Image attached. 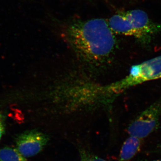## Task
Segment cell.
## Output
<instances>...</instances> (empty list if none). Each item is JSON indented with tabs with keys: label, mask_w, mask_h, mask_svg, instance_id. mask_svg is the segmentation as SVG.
Here are the masks:
<instances>
[{
	"label": "cell",
	"mask_w": 161,
	"mask_h": 161,
	"mask_svg": "<svg viewBox=\"0 0 161 161\" xmlns=\"http://www.w3.org/2000/svg\"><path fill=\"white\" fill-rule=\"evenodd\" d=\"M0 161H27L17 149L6 147L0 149Z\"/></svg>",
	"instance_id": "7"
},
{
	"label": "cell",
	"mask_w": 161,
	"mask_h": 161,
	"mask_svg": "<svg viewBox=\"0 0 161 161\" xmlns=\"http://www.w3.org/2000/svg\"><path fill=\"white\" fill-rule=\"evenodd\" d=\"M130 136L124 142L117 161H130L139 151L142 140Z\"/></svg>",
	"instance_id": "6"
},
{
	"label": "cell",
	"mask_w": 161,
	"mask_h": 161,
	"mask_svg": "<svg viewBox=\"0 0 161 161\" xmlns=\"http://www.w3.org/2000/svg\"><path fill=\"white\" fill-rule=\"evenodd\" d=\"M64 34L77 57L92 67L106 64L116 48L114 33L104 19L74 20L65 27Z\"/></svg>",
	"instance_id": "1"
},
{
	"label": "cell",
	"mask_w": 161,
	"mask_h": 161,
	"mask_svg": "<svg viewBox=\"0 0 161 161\" xmlns=\"http://www.w3.org/2000/svg\"><path fill=\"white\" fill-rule=\"evenodd\" d=\"M2 120V116H1V115H0V120Z\"/></svg>",
	"instance_id": "11"
},
{
	"label": "cell",
	"mask_w": 161,
	"mask_h": 161,
	"mask_svg": "<svg viewBox=\"0 0 161 161\" xmlns=\"http://www.w3.org/2000/svg\"><path fill=\"white\" fill-rule=\"evenodd\" d=\"M48 136L36 130H28L16 138V149L24 157L37 155L43 150L49 141Z\"/></svg>",
	"instance_id": "5"
},
{
	"label": "cell",
	"mask_w": 161,
	"mask_h": 161,
	"mask_svg": "<svg viewBox=\"0 0 161 161\" xmlns=\"http://www.w3.org/2000/svg\"><path fill=\"white\" fill-rule=\"evenodd\" d=\"M161 116V102H156L137 115L128 128L130 136L146 138L157 130Z\"/></svg>",
	"instance_id": "4"
},
{
	"label": "cell",
	"mask_w": 161,
	"mask_h": 161,
	"mask_svg": "<svg viewBox=\"0 0 161 161\" xmlns=\"http://www.w3.org/2000/svg\"><path fill=\"white\" fill-rule=\"evenodd\" d=\"M161 78V55L133 65L125 78L107 87V93L115 98L132 87Z\"/></svg>",
	"instance_id": "2"
},
{
	"label": "cell",
	"mask_w": 161,
	"mask_h": 161,
	"mask_svg": "<svg viewBox=\"0 0 161 161\" xmlns=\"http://www.w3.org/2000/svg\"><path fill=\"white\" fill-rule=\"evenodd\" d=\"M131 26V36L142 45H149L161 32V24L150 19L148 14L141 9L124 11Z\"/></svg>",
	"instance_id": "3"
},
{
	"label": "cell",
	"mask_w": 161,
	"mask_h": 161,
	"mask_svg": "<svg viewBox=\"0 0 161 161\" xmlns=\"http://www.w3.org/2000/svg\"></svg>",
	"instance_id": "12"
},
{
	"label": "cell",
	"mask_w": 161,
	"mask_h": 161,
	"mask_svg": "<svg viewBox=\"0 0 161 161\" xmlns=\"http://www.w3.org/2000/svg\"><path fill=\"white\" fill-rule=\"evenodd\" d=\"M144 161H161V159H159L152 160H146Z\"/></svg>",
	"instance_id": "10"
},
{
	"label": "cell",
	"mask_w": 161,
	"mask_h": 161,
	"mask_svg": "<svg viewBox=\"0 0 161 161\" xmlns=\"http://www.w3.org/2000/svg\"><path fill=\"white\" fill-rule=\"evenodd\" d=\"M81 154L83 161H106L97 156L92 155L86 153L82 152Z\"/></svg>",
	"instance_id": "8"
},
{
	"label": "cell",
	"mask_w": 161,
	"mask_h": 161,
	"mask_svg": "<svg viewBox=\"0 0 161 161\" xmlns=\"http://www.w3.org/2000/svg\"><path fill=\"white\" fill-rule=\"evenodd\" d=\"M5 132V128L3 124V120H0V139Z\"/></svg>",
	"instance_id": "9"
}]
</instances>
